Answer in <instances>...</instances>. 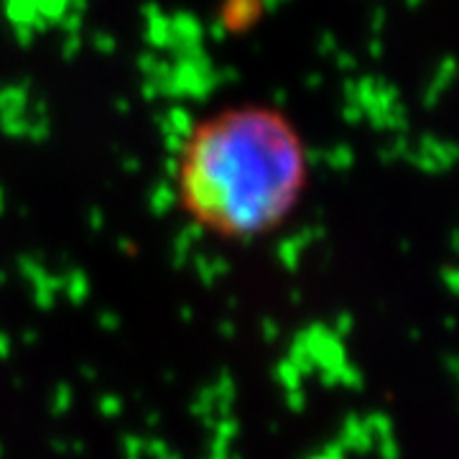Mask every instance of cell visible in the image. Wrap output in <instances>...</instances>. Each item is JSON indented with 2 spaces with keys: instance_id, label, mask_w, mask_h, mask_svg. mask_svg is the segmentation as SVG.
<instances>
[{
  "instance_id": "obj_5",
  "label": "cell",
  "mask_w": 459,
  "mask_h": 459,
  "mask_svg": "<svg viewBox=\"0 0 459 459\" xmlns=\"http://www.w3.org/2000/svg\"><path fill=\"white\" fill-rule=\"evenodd\" d=\"M377 452L383 459H398L401 457V449H398V442L394 439H385V442H377Z\"/></svg>"
},
{
  "instance_id": "obj_4",
  "label": "cell",
  "mask_w": 459,
  "mask_h": 459,
  "mask_svg": "<svg viewBox=\"0 0 459 459\" xmlns=\"http://www.w3.org/2000/svg\"><path fill=\"white\" fill-rule=\"evenodd\" d=\"M442 283L452 291V294L459 296V265H449L442 271Z\"/></svg>"
},
{
  "instance_id": "obj_7",
  "label": "cell",
  "mask_w": 459,
  "mask_h": 459,
  "mask_svg": "<svg viewBox=\"0 0 459 459\" xmlns=\"http://www.w3.org/2000/svg\"><path fill=\"white\" fill-rule=\"evenodd\" d=\"M383 18H385V13L383 11H376V21H373V26H376V31L383 26Z\"/></svg>"
},
{
  "instance_id": "obj_6",
  "label": "cell",
  "mask_w": 459,
  "mask_h": 459,
  "mask_svg": "<svg viewBox=\"0 0 459 459\" xmlns=\"http://www.w3.org/2000/svg\"><path fill=\"white\" fill-rule=\"evenodd\" d=\"M449 246H452V250L459 255V228L449 232Z\"/></svg>"
},
{
  "instance_id": "obj_3",
  "label": "cell",
  "mask_w": 459,
  "mask_h": 459,
  "mask_svg": "<svg viewBox=\"0 0 459 459\" xmlns=\"http://www.w3.org/2000/svg\"><path fill=\"white\" fill-rule=\"evenodd\" d=\"M455 77H457V62H455V59H442V65L434 69L431 82H429L427 92H424V105H427V108H434V105L442 100L444 90L455 82Z\"/></svg>"
},
{
  "instance_id": "obj_2",
  "label": "cell",
  "mask_w": 459,
  "mask_h": 459,
  "mask_svg": "<svg viewBox=\"0 0 459 459\" xmlns=\"http://www.w3.org/2000/svg\"><path fill=\"white\" fill-rule=\"evenodd\" d=\"M406 164H413L421 171L429 174H442L446 169L459 164V143L455 141H444V138H421L416 146L411 148V156Z\"/></svg>"
},
{
  "instance_id": "obj_1",
  "label": "cell",
  "mask_w": 459,
  "mask_h": 459,
  "mask_svg": "<svg viewBox=\"0 0 459 459\" xmlns=\"http://www.w3.org/2000/svg\"><path fill=\"white\" fill-rule=\"evenodd\" d=\"M309 156L276 108L230 105L199 117L174 161L181 212L220 240H255L291 214Z\"/></svg>"
}]
</instances>
